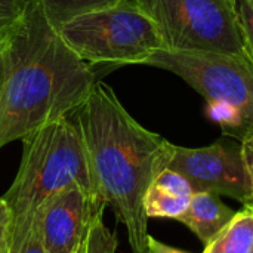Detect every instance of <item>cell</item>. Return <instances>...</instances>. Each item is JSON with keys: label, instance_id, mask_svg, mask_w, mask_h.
<instances>
[{"label": "cell", "instance_id": "obj_19", "mask_svg": "<svg viewBox=\"0 0 253 253\" xmlns=\"http://www.w3.org/2000/svg\"><path fill=\"white\" fill-rule=\"evenodd\" d=\"M240 144H242V151H243V157H245V163L248 168L251 187H252V200H251V205L246 208L253 209V126L245 130V133L240 138Z\"/></svg>", "mask_w": 253, "mask_h": 253}, {"label": "cell", "instance_id": "obj_24", "mask_svg": "<svg viewBox=\"0 0 253 253\" xmlns=\"http://www.w3.org/2000/svg\"><path fill=\"white\" fill-rule=\"evenodd\" d=\"M251 3H252V4H253V0H251Z\"/></svg>", "mask_w": 253, "mask_h": 253}, {"label": "cell", "instance_id": "obj_16", "mask_svg": "<svg viewBox=\"0 0 253 253\" xmlns=\"http://www.w3.org/2000/svg\"><path fill=\"white\" fill-rule=\"evenodd\" d=\"M30 0H0V44L22 16Z\"/></svg>", "mask_w": 253, "mask_h": 253}, {"label": "cell", "instance_id": "obj_11", "mask_svg": "<svg viewBox=\"0 0 253 253\" xmlns=\"http://www.w3.org/2000/svg\"><path fill=\"white\" fill-rule=\"evenodd\" d=\"M119 1L122 0H40L44 15L56 30L80 15L108 7Z\"/></svg>", "mask_w": 253, "mask_h": 253}, {"label": "cell", "instance_id": "obj_8", "mask_svg": "<svg viewBox=\"0 0 253 253\" xmlns=\"http://www.w3.org/2000/svg\"><path fill=\"white\" fill-rule=\"evenodd\" d=\"M105 208L96 193L80 185H70L53 194L37 213L46 253L74 252L84 243L93 219Z\"/></svg>", "mask_w": 253, "mask_h": 253}, {"label": "cell", "instance_id": "obj_17", "mask_svg": "<svg viewBox=\"0 0 253 253\" xmlns=\"http://www.w3.org/2000/svg\"><path fill=\"white\" fill-rule=\"evenodd\" d=\"M234 4L245 50L253 62V4L251 0H234Z\"/></svg>", "mask_w": 253, "mask_h": 253}, {"label": "cell", "instance_id": "obj_15", "mask_svg": "<svg viewBox=\"0 0 253 253\" xmlns=\"http://www.w3.org/2000/svg\"><path fill=\"white\" fill-rule=\"evenodd\" d=\"M153 184L179 197H191L194 194V190L188 179L173 169H165L163 172H160Z\"/></svg>", "mask_w": 253, "mask_h": 253}, {"label": "cell", "instance_id": "obj_4", "mask_svg": "<svg viewBox=\"0 0 253 253\" xmlns=\"http://www.w3.org/2000/svg\"><path fill=\"white\" fill-rule=\"evenodd\" d=\"M59 33L83 61L113 68L145 64L165 49L157 25L133 0L80 15L64 24Z\"/></svg>", "mask_w": 253, "mask_h": 253}, {"label": "cell", "instance_id": "obj_20", "mask_svg": "<svg viewBox=\"0 0 253 253\" xmlns=\"http://www.w3.org/2000/svg\"><path fill=\"white\" fill-rule=\"evenodd\" d=\"M21 253H46L43 248V242H42V236H40V228H39V221L36 216V221L31 227V233L22 248Z\"/></svg>", "mask_w": 253, "mask_h": 253}, {"label": "cell", "instance_id": "obj_9", "mask_svg": "<svg viewBox=\"0 0 253 253\" xmlns=\"http://www.w3.org/2000/svg\"><path fill=\"white\" fill-rule=\"evenodd\" d=\"M237 212L221 202L219 196L212 193H194L187 211L176 219L190 228L199 240L208 246L230 224Z\"/></svg>", "mask_w": 253, "mask_h": 253}, {"label": "cell", "instance_id": "obj_22", "mask_svg": "<svg viewBox=\"0 0 253 253\" xmlns=\"http://www.w3.org/2000/svg\"><path fill=\"white\" fill-rule=\"evenodd\" d=\"M73 253H87L86 252V240H84V243H83L82 246H79Z\"/></svg>", "mask_w": 253, "mask_h": 253}, {"label": "cell", "instance_id": "obj_2", "mask_svg": "<svg viewBox=\"0 0 253 253\" xmlns=\"http://www.w3.org/2000/svg\"><path fill=\"white\" fill-rule=\"evenodd\" d=\"M73 117L98 196L125 225L130 253H150L144 199L157 175L168 169L175 145L138 123L101 80Z\"/></svg>", "mask_w": 253, "mask_h": 253}, {"label": "cell", "instance_id": "obj_14", "mask_svg": "<svg viewBox=\"0 0 253 253\" xmlns=\"http://www.w3.org/2000/svg\"><path fill=\"white\" fill-rule=\"evenodd\" d=\"M119 246L116 233L110 231L104 224V213L98 215L86 237V252L87 253H116Z\"/></svg>", "mask_w": 253, "mask_h": 253}, {"label": "cell", "instance_id": "obj_3", "mask_svg": "<svg viewBox=\"0 0 253 253\" xmlns=\"http://www.w3.org/2000/svg\"><path fill=\"white\" fill-rule=\"evenodd\" d=\"M21 142L19 168L3 196L13 221L9 253H21L39 211L53 194L70 185L96 193L73 114L39 127Z\"/></svg>", "mask_w": 253, "mask_h": 253}, {"label": "cell", "instance_id": "obj_23", "mask_svg": "<svg viewBox=\"0 0 253 253\" xmlns=\"http://www.w3.org/2000/svg\"><path fill=\"white\" fill-rule=\"evenodd\" d=\"M1 76H3V68H1V55H0V84H1Z\"/></svg>", "mask_w": 253, "mask_h": 253}, {"label": "cell", "instance_id": "obj_6", "mask_svg": "<svg viewBox=\"0 0 253 253\" xmlns=\"http://www.w3.org/2000/svg\"><path fill=\"white\" fill-rule=\"evenodd\" d=\"M144 65L176 74L206 101H221L236 108L246 129L253 126V62L248 53L160 49Z\"/></svg>", "mask_w": 253, "mask_h": 253}, {"label": "cell", "instance_id": "obj_13", "mask_svg": "<svg viewBox=\"0 0 253 253\" xmlns=\"http://www.w3.org/2000/svg\"><path fill=\"white\" fill-rule=\"evenodd\" d=\"M206 114L212 122L218 123L222 127L225 135L240 141L242 135L246 130V126L236 108L221 101H206Z\"/></svg>", "mask_w": 253, "mask_h": 253}, {"label": "cell", "instance_id": "obj_12", "mask_svg": "<svg viewBox=\"0 0 253 253\" xmlns=\"http://www.w3.org/2000/svg\"><path fill=\"white\" fill-rule=\"evenodd\" d=\"M191 197H179L170 194L160 187L151 184L145 199H144V209L150 218H166V219H178L188 208Z\"/></svg>", "mask_w": 253, "mask_h": 253}, {"label": "cell", "instance_id": "obj_25", "mask_svg": "<svg viewBox=\"0 0 253 253\" xmlns=\"http://www.w3.org/2000/svg\"><path fill=\"white\" fill-rule=\"evenodd\" d=\"M252 253H253V249H252Z\"/></svg>", "mask_w": 253, "mask_h": 253}, {"label": "cell", "instance_id": "obj_21", "mask_svg": "<svg viewBox=\"0 0 253 253\" xmlns=\"http://www.w3.org/2000/svg\"><path fill=\"white\" fill-rule=\"evenodd\" d=\"M148 252L150 253H188L184 251H179L176 248H172L157 239H154L153 236L148 237Z\"/></svg>", "mask_w": 253, "mask_h": 253}, {"label": "cell", "instance_id": "obj_10", "mask_svg": "<svg viewBox=\"0 0 253 253\" xmlns=\"http://www.w3.org/2000/svg\"><path fill=\"white\" fill-rule=\"evenodd\" d=\"M253 249V209L243 208L218 237L205 246L203 253H252Z\"/></svg>", "mask_w": 253, "mask_h": 253}, {"label": "cell", "instance_id": "obj_7", "mask_svg": "<svg viewBox=\"0 0 253 253\" xmlns=\"http://www.w3.org/2000/svg\"><path fill=\"white\" fill-rule=\"evenodd\" d=\"M168 169L184 175L194 193L227 196L243 206L251 205L252 187L240 141H216L200 148L175 145Z\"/></svg>", "mask_w": 253, "mask_h": 253}, {"label": "cell", "instance_id": "obj_1", "mask_svg": "<svg viewBox=\"0 0 253 253\" xmlns=\"http://www.w3.org/2000/svg\"><path fill=\"white\" fill-rule=\"evenodd\" d=\"M0 55V148L71 116L98 80L50 24L40 0L28 1Z\"/></svg>", "mask_w": 253, "mask_h": 253}, {"label": "cell", "instance_id": "obj_18", "mask_svg": "<svg viewBox=\"0 0 253 253\" xmlns=\"http://www.w3.org/2000/svg\"><path fill=\"white\" fill-rule=\"evenodd\" d=\"M12 212L3 197H0V253L10 252L12 240Z\"/></svg>", "mask_w": 253, "mask_h": 253}, {"label": "cell", "instance_id": "obj_5", "mask_svg": "<svg viewBox=\"0 0 253 253\" xmlns=\"http://www.w3.org/2000/svg\"><path fill=\"white\" fill-rule=\"evenodd\" d=\"M157 25L166 50L246 53L234 0H133Z\"/></svg>", "mask_w": 253, "mask_h": 253}]
</instances>
